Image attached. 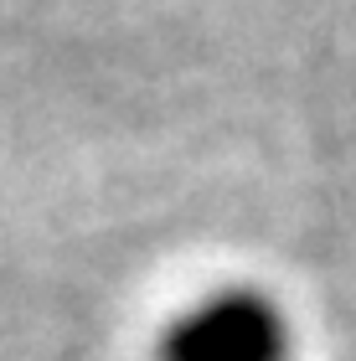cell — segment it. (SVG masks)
Returning a JSON list of instances; mask_svg holds the SVG:
<instances>
[{"label": "cell", "instance_id": "1", "mask_svg": "<svg viewBox=\"0 0 356 361\" xmlns=\"http://www.w3.org/2000/svg\"><path fill=\"white\" fill-rule=\"evenodd\" d=\"M160 361H289V325L264 294L228 289L171 325Z\"/></svg>", "mask_w": 356, "mask_h": 361}]
</instances>
